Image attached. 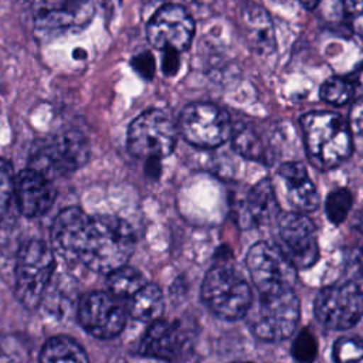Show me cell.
<instances>
[{"label":"cell","instance_id":"26","mask_svg":"<svg viewBox=\"0 0 363 363\" xmlns=\"http://www.w3.org/2000/svg\"><path fill=\"white\" fill-rule=\"evenodd\" d=\"M354 95V88L347 78L330 77L320 86V98L332 105H343Z\"/></svg>","mask_w":363,"mask_h":363},{"label":"cell","instance_id":"40","mask_svg":"<svg viewBox=\"0 0 363 363\" xmlns=\"http://www.w3.org/2000/svg\"><path fill=\"white\" fill-rule=\"evenodd\" d=\"M150 1H160V0H150Z\"/></svg>","mask_w":363,"mask_h":363},{"label":"cell","instance_id":"12","mask_svg":"<svg viewBox=\"0 0 363 363\" xmlns=\"http://www.w3.org/2000/svg\"><path fill=\"white\" fill-rule=\"evenodd\" d=\"M279 250L298 268L312 267L319 257L318 234L311 218L302 213H286L278 220Z\"/></svg>","mask_w":363,"mask_h":363},{"label":"cell","instance_id":"33","mask_svg":"<svg viewBox=\"0 0 363 363\" xmlns=\"http://www.w3.org/2000/svg\"><path fill=\"white\" fill-rule=\"evenodd\" d=\"M180 67V58H179V52L176 51H164L163 54V62H162V69L163 74L167 77H173L176 75V72L179 71Z\"/></svg>","mask_w":363,"mask_h":363},{"label":"cell","instance_id":"3","mask_svg":"<svg viewBox=\"0 0 363 363\" xmlns=\"http://www.w3.org/2000/svg\"><path fill=\"white\" fill-rule=\"evenodd\" d=\"M201 298L213 313L227 320L245 316L252 303L248 282L228 264H217L207 271L201 284Z\"/></svg>","mask_w":363,"mask_h":363},{"label":"cell","instance_id":"39","mask_svg":"<svg viewBox=\"0 0 363 363\" xmlns=\"http://www.w3.org/2000/svg\"><path fill=\"white\" fill-rule=\"evenodd\" d=\"M240 363H251V362H240Z\"/></svg>","mask_w":363,"mask_h":363},{"label":"cell","instance_id":"27","mask_svg":"<svg viewBox=\"0 0 363 363\" xmlns=\"http://www.w3.org/2000/svg\"><path fill=\"white\" fill-rule=\"evenodd\" d=\"M335 363H363V340L359 337H340L333 345Z\"/></svg>","mask_w":363,"mask_h":363},{"label":"cell","instance_id":"28","mask_svg":"<svg viewBox=\"0 0 363 363\" xmlns=\"http://www.w3.org/2000/svg\"><path fill=\"white\" fill-rule=\"evenodd\" d=\"M318 353V342L309 329H303L292 343V356L299 363H312Z\"/></svg>","mask_w":363,"mask_h":363},{"label":"cell","instance_id":"21","mask_svg":"<svg viewBox=\"0 0 363 363\" xmlns=\"http://www.w3.org/2000/svg\"><path fill=\"white\" fill-rule=\"evenodd\" d=\"M163 309L164 301L160 288L147 282L136 294H133L126 303V311L133 319L147 323L162 319Z\"/></svg>","mask_w":363,"mask_h":363},{"label":"cell","instance_id":"13","mask_svg":"<svg viewBox=\"0 0 363 363\" xmlns=\"http://www.w3.org/2000/svg\"><path fill=\"white\" fill-rule=\"evenodd\" d=\"M146 35L155 48L180 54L191 44L194 21L184 7L164 4L149 20Z\"/></svg>","mask_w":363,"mask_h":363},{"label":"cell","instance_id":"23","mask_svg":"<svg viewBox=\"0 0 363 363\" xmlns=\"http://www.w3.org/2000/svg\"><path fill=\"white\" fill-rule=\"evenodd\" d=\"M146 284L145 277L136 268L122 265L108 274V289L119 299H129Z\"/></svg>","mask_w":363,"mask_h":363},{"label":"cell","instance_id":"30","mask_svg":"<svg viewBox=\"0 0 363 363\" xmlns=\"http://www.w3.org/2000/svg\"><path fill=\"white\" fill-rule=\"evenodd\" d=\"M343 271L347 278L346 281L356 284L363 278V247H356L345 252Z\"/></svg>","mask_w":363,"mask_h":363},{"label":"cell","instance_id":"17","mask_svg":"<svg viewBox=\"0 0 363 363\" xmlns=\"http://www.w3.org/2000/svg\"><path fill=\"white\" fill-rule=\"evenodd\" d=\"M240 21L244 38L254 52L267 55L275 51L274 24L265 9L255 3H245L241 7Z\"/></svg>","mask_w":363,"mask_h":363},{"label":"cell","instance_id":"5","mask_svg":"<svg viewBox=\"0 0 363 363\" xmlns=\"http://www.w3.org/2000/svg\"><path fill=\"white\" fill-rule=\"evenodd\" d=\"M299 313V301L292 289L259 295L255 309L250 313V326L261 340H284L295 332Z\"/></svg>","mask_w":363,"mask_h":363},{"label":"cell","instance_id":"37","mask_svg":"<svg viewBox=\"0 0 363 363\" xmlns=\"http://www.w3.org/2000/svg\"><path fill=\"white\" fill-rule=\"evenodd\" d=\"M306 9H315L320 0H298Z\"/></svg>","mask_w":363,"mask_h":363},{"label":"cell","instance_id":"20","mask_svg":"<svg viewBox=\"0 0 363 363\" xmlns=\"http://www.w3.org/2000/svg\"><path fill=\"white\" fill-rule=\"evenodd\" d=\"M233 147L237 153L248 160L259 162L262 164H271L274 160V153L271 146L259 135L255 126L244 122L233 125L231 132Z\"/></svg>","mask_w":363,"mask_h":363},{"label":"cell","instance_id":"7","mask_svg":"<svg viewBox=\"0 0 363 363\" xmlns=\"http://www.w3.org/2000/svg\"><path fill=\"white\" fill-rule=\"evenodd\" d=\"M176 125L160 109H149L140 113L128 129L129 152L146 162L169 156L176 146Z\"/></svg>","mask_w":363,"mask_h":363},{"label":"cell","instance_id":"35","mask_svg":"<svg viewBox=\"0 0 363 363\" xmlns=\"http://www.w3.org/2000/svg\"><path fill=\"white\" fill-rule=\"evenodd\" d=\"M343 4L352 18L363 14V0H343Z\"/></svg>","mask_w":363,"mask_h":363},{"label":"cell","instance_id":"16","mask_svg":"<svg viewBox=\"0 0 363 363\" xmlns=\"http://www.w3.org/2000/svg\"><path fill=\"white\" fill-rule=\"evenodd\" d=\"M186 343V332L179 323L157 319L146 330L139 350L145 356L173 360L183 352Z\"/></svg>","mask_w":363,"mask_h":363},{"label":"cell","instance_id":"8","mask_svg":"<svg viewBox=\"0 0 363 363\" xmlns=\"http://www.w3.org/2000/svg\"><path fill=\"white\" fill-rule=\"evenodd\" d=\"M177 125L189 143L204 149L223 145L231 138L233 132L228 112L206 102H194L184 106L179 115Z\"/></svg>","mask_w":363,"mask_h":363},{"label":"cell","instance_id":"18","mask_svg":"<svg viewBox=\"0 0 363 363\" xmlns=\"http://www.w3.org/2000/svg\"><path fill=\"white\" fill-rule=\"evenodd\" d=\"M278 174L284 182L288 200L299 211H313L319 206V194L309 179L302 162H285L278 167Z\"/></svg>","mask_w":363,"mask_h":363},{"label":"cell","instance_id":"15","mask_svg":"<svg viewBox=\"0 0 363 363\" xmlns=\"http://www.w3.org/2000/svg\"><path fill=\"white\" fill-rule=\"evenodd\" d=\"M13 194L21 214L40 217L54 204L57 191L52 180L28 167L14 179Z\"/></svg>","mask_w":363,"mask_h":363},{"label":"cell","instance_id":"19","mask_svg":"<svg viewBox=\"0 0 363 363\" xmlns=\"http://www.w3.org/2000/svg\"><path fill=\"white\" fill-rule=\"evenodd\" d=\"M242 214L244 220L252 225H265L278 217L279 204L271 180L262 179L247 191Z\"/></svg>","mask_w":363,"mask_h":363},{"label":"cell","instance_id":"11","mask_svg":"<svg viewBox=\"0 0 363 363\" xmlns=\"http://www.w3.org/2000/svg\"><path fill=\"white\" fill-rule=\"evenodd\" d=\"M126 306L122 299L109 291H92L85 294L78 306V322L98 339H112L119 335L126 323Z\"/></svg>","mask_w":363,"mask_h":363},{"label":"cell","instance_id":"34","mask_svg":"<svg viewBox=\"0 0 363 363\" xmlns=\"http://www.w3.org/2000/svg\"><path fill=\"white\" fill-rule=\"evenodd\" d=\"M347 79L353 85L354 94L357 92L360 96H363V65H360L354 72H352Z\"/></svg>","mask_w":363,"mask_h":363},{"label":"cell","instance_id":"1","mask_svg":"<svg viewBox=\"0 0 363 363\" xmlns=\"http://www.w3.org/2000/svg\"><path fill=\"white\" fill-rule=\"evenodd\" d=\"M52 251L96 274L126 265L135 248L132 227L115 216H89L78 207L60 211L51 227Z\"/></svg>","mask_w":363,"mask_h":363},{"label":"cell","instance_id":"9","mask_svg":"<svg viewBox=\"0 0 363 363\" xmlns=\"http://www.w3.org/2000/svg\"><path fill=\"white\" fill-rule=\"evenodd\" d=\"M245 264L259 295L292 289L296 281V268L278 245L265 241L254 244Z\"/></svg>","mask_w":363,"mask_h":363},{"label":"cell","instance_id":"38","mask_svg":"<svg viewBox=\"0 0 363 363\" xmlns=\"http://www.w3.org/2000/svg\"><path fill=\"white\" fill-rule=\"evenodd\" d=\"M356 227L359 228V231L363 233V210L359 213V216L356 217Z\"/></svg>","mask_w":363,"mask_h":363},{"label":"cell","instance_id":"36","mask_svg":"<svg viewBox=\"0 0 363 363\" xmlns=\"http://www.w3.org/2000/svg\"><path fill=\"white\" fill-rule=\"evenodd\" d=\"M122 0H101V4L104 6V10L106 11V14H113L116 11V9L121 6Z\"/></svg>","mask_w":363,"mask_h":363},{"label":"cell","instance_id":"6","mask_svg":"<svg viewBox=\"0 0 363 363\" xmlns=\"http://www.w3.org/2000/svg\"><path fill=\"white\" fill-rule=\"evenodd\" d=\"M88 156L86 140L75 132H64L38 140L33 146L30 169L51 180L77 170L88 160Z\"/></svg>","mask_w":363,"mask_h":363},{"label":"cell","instance_id":"22","mask_svg":"<svg viewBox=\"0 0 363 363\" xmlns=\"http://www.w3.org/2000/svg\"><path fill=\"white\" fill-rule=\"evenodd\" d=\"M40 363H91L84 347L68 336H54L40 352Z\"/></svg>","mask_w":363,"mask_h":363},{"label":"cell","instance_id":"14","mask_svg":"<svg viewBox=\"0 0 363 363\" xmlns=\"http://www.w3.org/2000/svg\"><path fill=\"white\" fill-rule=\"evenodd\" d=\"M94 16L92 0H35L34 26L44 35L84 28Z\"/></svg>","mask_w":363,"mask_h":363},{"label":"cell","instance_id":"32","mask_svg":"<svg viewBox=\"0 0 363 363\" xmlns=\"http://www.w3.org/2000/svg\"><path fill=\"white\" fill-rule=\"evenodd\" d=\"M349 126L357 135H363V96H359L349 113Z\"/></svg>","mask_w":363,"mask_h":363},{"label":"cell","instance_id":"24","mask_svg":"<svg viewBox=\"0 0 363 363\" xmlns=\"http://www.w3.org/2000/svg\"><path fill=\"white\" fill-rule=\"evenodd\" d=\"M352 204L353 196L347 189L342 187L330 191L325 201V213L329 221L333 224L343 223L352 208Z\"/></svg>","mask_w":363,"mask_h":363},{"label":"cell","instance_id":"4","mask_svg":"<svg viewBox=\"0 0 363 363\" xmlns=\"http://www.w3.org/2000/svg\"><path fill=\"white\" fill-rule=\"evenodd\" d=\"M54 269V251L44 241L30 240L20 247L16 261L14 292L23 306L34 309L41 303Z\"/></svg>","mask_w":363,"mask_h":363},{"label":"cell","instance_id":"25","mask_svg":"<svg viewBox=\"0 0 363 363\" xmlns=\"http://www.w3.org/2000/svg\"><path fill=\"white\" fill-rule=\"evenodd\" d=\"M28 346L21 336L14 333L0 335V363H27Z\"/></svg>","mask_w":363,"mask_h":363},{"label":"cell","instance_id":"2","mask_svg":"<svg viewBox=\"0 0 363 363\" xmlns=\"http://www.w3.org/2000/svg\"><path fill=\"white\" fill-rule=\"evenodd\" d=\"M305 147L309 160L319 169L339 166L352 153V130L339 113L309 112L301 118Z\"/></svg>","mask_w":363,"mask_h":363},{"label":"cell","instance_id":"31","mask_svg":"<svg viewBox=\"0 0 363 363\" xmlns=\"http://www.w3.org/2000/svg\"><path fill=\"white\" fill-rule=\"evenodd\" d=\"M132 67L135 71L146 79H150L155 74V60L150 52H142L132 58Z\"/></svg>","mask_w":363,"mask_h":363},{"label":"cell","instance_id":"10","mask_svg":"<svg viewBox=\"0 0 363 363\" xmlns=\"http://www.w3.org/2000/svg\"><path fill=\"white\" fill-rule=\"evenodd\" d=\"M315 315L329 329L345 330L363 315V291L354 282L345 281L323 288L315 299Z\"/></svg>","mask_w":363,"mask_h":363},{"label":"cell","instance_id":"29","mask_svg":"<svg viewBox=\"0 0 363 363\" xmlns=\"http://www.w3.org/2000/svg\"><path fill=\"white\" fill-rule=\"evenodd\" d=\"M14 189V176L13 169L9 162L0 159V220L3 218L9 201L13 196Z\"/></svg>","mask_w":363,"mask_h":363}]
</instances>
